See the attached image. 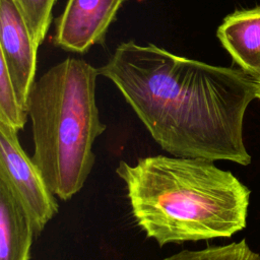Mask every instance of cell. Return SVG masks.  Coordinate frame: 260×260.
Instances as JSON below:
<instances>
[{
    "label": "cell",
    "mask_w": 260,
    "mask_h": 260,
    "mask_svg": "<svg viewBox=\"0 0 260 260\" xmlns=\"http://www.w3.org/2000/svg\"><path fill=\"white\" fill-rule=\"evenodd\" d=\"M34 235L28 212L0 177V260H29Z\"/></svg>",
    "instance_id": "8"
},
{
    "label": "cell",
    "mask_w": 260,
    "mask_h": 260,
    "mask_svg": "<svg viewBox=\"0 0 260 260\" xmlns=\"http://www.w3.org/2000/svg\"><path fill=\"white\" fill-rule=\"evenodd\" d=\"M132 216L158 246L230 238L247 224L250 190L212 160L150 155L120 160Z\"/></svg>",
    "instance_id": "2"
},
{
    "label": "cell",
    "mask_w": 260,
    "mask_h": 260,
    "mask_svg": "<svg viewBox=\"0 0 260 260\" xmlns=\"http://www.w3.org/2000/svg\"><path fill=\"white\" fill-rule=\"evenodd\" d=\"M99 69L66 58L35 81L27 100L31 159L51 192L63 201L84 186L94 165L95 139L106 130L95 102Z\"/></svg>",
    "instance_id": "3"
},
{
    "label": "cell",
    "mask_w": 260,
    "mask_h": 260,
    "mask_svg": "<svg viewBox=\"0 0 260 260\" xmlns=\"http://www.w3.org/2000/svg\"><path fill=\"white\" fill-rule=\"evenodd\" d=\"M164 260H260L245 240L224 246H212L202 250H183Z\"/></svg>",
    "instance_id": "9"
},
{
    "label": "cell",
    "mask_w": 260,
    "mask_h": 260,
    "mask_svg": "<svg viewBox=\"0 0 260 260\" xmlns=\"http://www.w3.org/2000/svg\"><path fill=\"white\" fill-rule=\"evenodd\" d=\"M99 72L116 85L152 139L171 155L251 162L243 121L259 84L244 70L128 41Z\"/></svg>",
    "instance_id": "1"
},
{
    "label": "cell",
    "mask_w": 260,
    "mask_h": 260,
    "mask_svg": "<svg viewBox=\"0 0 260 260\" xmlns=\"http://www.w3.org/2000/svg\"><path fill=\"white\" fill-rule=\"evenodd\" d=\"M25 20L34 39L40 46L44 41L57 0H13Z\"/></svg>",
    "instance_id": "11"
},
{
    "label": "cell",
    "mask_w": 260,
    "mask_h": 260,
    "mask_svg": "<svg viewBox=\"0 0 260 260\" xmlns=\"http://www.w3.org/2000/svg\"><path fill=\"white\" fill-rule=\"evenodd\" d=\"M17 132L0 122V177L28 212L35 235L39 236L58 212V203L34 160L22 149Z\"/></svg>",
    "instance_id": "4"
},
{
    "label": "cell",
    "mask_w": 260,
    "mask_h": 260,
    "mask_svg": "<svg viewBox=\"0 0 260 260\" xmlns=\"http://www.w3.org/2000/svg\"><path fill=\"white\" fill-rule=\"evenodd\" d=\"M125 0H68L59 17L55 44L82 54L101 43Z\"/></svg>",
    "instance_id": "6"
},
{
    "label": "cell",
    "mask_w": 260,
    "mask_h": 260,
    "mask_svg": "<svg viewBox=\"0 0 260 260\" xmlns=\"http://www.w3.org/2000/svg\"><path fill=\"white\" fill-rule=\"evenodd\" d=\"M216 35L241 69L260 83V5L228 15Z\"/></svg>",
    "instance_id": "7"
},
{
    "label": "cell",
    "mask_w": 260,
    "mask_h": 260,
    "mask_svg": "<svg viewBox=\"0 0 260 260\" xmlns=\"http://www.w3.org/2000/svg\"><path fill=\"white\" fill-rule=\"evenodd\" d=\"M259 84V89H258V95H257V99H259L260 100V83H258Z\"/></svg>",
    "instance_id": "12"
},
{
    "label": "cell",
    "mask_w": 260,
    "mask_h": 260,
    "mask_svg": "<svg viewBox=\"0 0 260 260\" xmlns=\"http://www.w3.org/2000/svg\"><path fill=\"white\" fill-rule=\"evenodd\" d=\"M28 113L20 105L5 64L0 60V122L23 129Z\"/></svg>",
    "instance_id": "10"
},
{
    "label": "cell",
    "mask_w": 260,
    "mask_h": 260,
    "mask_svg": "<svg viewBox=\"0 0 260 260\" xmlns=\"http://www.w3.org/2000/svg\"><path fill=\"white\" fill-rule=\"evenodd\" d=\"M0 60L5 64L20 105L35 83L38 43L13 0H0Z\"/></svg>",
    "instance_id": "5"
}]
</instances>
